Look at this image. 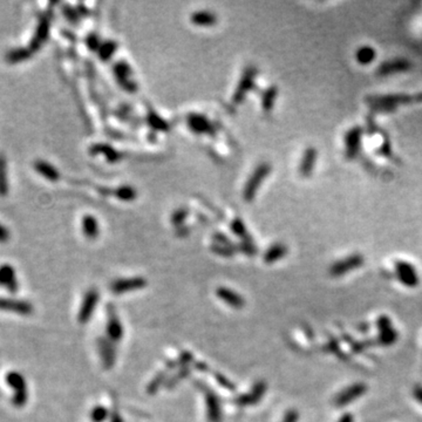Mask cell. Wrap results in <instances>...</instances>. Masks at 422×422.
Here are the masks:
<instances>
[{
    "label": "cell",
    "mask_w": 422,
    "mask_h": 422,
    "mask_svg": "<svg viewBox=\"0 0 422 422\" xmlns=\"http://www.w3.org/2000/svg\"><path fill=\"white\" fill-rule=\"evenodd\" d=\"M414 99L406 94H387L372 95L366 97V103L372 111L388 113L395 111L400 106L411 103Z\"/></svg>",
    "instance_id": "1"
},
{
    "label": "cell",
    "mask_w": 422,
    "mask_h": 422,
    "mask_svg": "<svg viewBox=\"0 0 422 422\" xmlns=\"http://www.w3.org/2000/svg\"><path fill=\"white\" fill-rule=\"evenodd\" d=\"M271 165L266 162H263V163L258 164L257 167L255 168V170L251 174L249 180H247L246 184L244 186V190H243V200L247 203H251L257 195L259 186L264 182V180L269 176V174L271 173Z\"/></svg>",
    "instance_id": "2"
},
{
    "label": "cell",
    "mask_w": 422,
    "mask_h": 422,
    "mask_svg": "<svg viewBox=\"0 0 422 422\" xmlns=\"http://www.w3.org/2000/svg\"><path fill=\"white\" fill-rule=\"evenodd\" d=\"M6 383L10 387L13 388L14 395L12 397V403L15 407L22 408L26 405L28 400V392L26 386V380L22 373L12 371L6 374Z\"/></svg>",
    "instance_id": "3"
},
{
    "label": "cell",
    "mask_w": 422,
    "mask_h": 422,
    "mask_svg": "<svg viewBox=\"0 0 422 422\" xmlns=\"http://www.w3.org/2000/svg\"><path fill=\"white\" fill-rule=\"evenodd\" d=\"M364 129L360 125H355L348 129L344 137L345 157L347 161H352L359 156L361 145H363Z\"/></svg>",
    "instance_id": "4"
},
{
    "label": "cell",
    "mask_w": 422,
    "mask_h": 422,
    "mask_svg": "<svg viewBox=\"0 0 422 422\" xmlns=\"http://www.w3.org/2000/svg\"><path fill=\"white\" fill-rule=\"evenodd\" d=\"M364 256L359 254L351 255L346 258L340 259V261L332 264V266L330 267V273L333 277H342V276L351 272L353 270L359 269V267L364 265Z\"/></svg>",
    "instance_id": "5"
},
{
    "label": "cell",
    "mask_w": 422,
    "mask_h": 422,
    "mask_svg": "<svg viewBox=\"0 0 422 422\" xmlns=\"http://www.w3.org/2000/svg\"><path fill=\"white\" fill-rule=\"evenodd\" d=\"M256 75H257V70L255 67L250 66L247 67L246 70L243 73L241 80H239L237 89L235 91V94L233 96V102L234 104H239L243 100L245 99V96L250 91H252L255 88V80Z\"/></svg>",
    "instance_id": "6"
},
{
    "label": "cell",
    "mask_w": 422,
    "mask_h": 422,
    "mask_svg": "<svg viewBox=\"0 0 422 422\" xmlns=\"http://www.w3.org/2000/svg\"><path fill=\"white\" fill-rule=\"evenodd\" d=\"M113 71H114V74L116 76L117 82L120 83V86L123 89H125L127 92H135L137 89L136 83L132 80V67L129 66L128 62L123 61H117L114 64V67H113Z\"/></svg>",
    "instance_id": "7"
},
{
    "label": "cell",
    "mask_w": 422,
    "mask_h": 422,
    "mask_svg": "<svg viewBox=\"0 0 422 422\" xmlns=\"http://www.w3.org/2000/svg\"><path fill=\"white\" fill-rule=\"evenodd\" d=\"M51 31V18L48 15H44L39 19L38 25H36L35 32L33 34V38L31 40L30 44V50L32 52H38L40 48L43 47V45L47 41L48 35H50Z\"/></svg>",
    "instance_id": "8"
},
{
    "label": "cell",
    "mask_w": 422,
    "mask_h": 422,
    "mask_svg": "<svg viewBox=\"0 0 422 422\" xmlns=\"http://www.w3.org/2000/svg\"><path fill=\"white\" fill-rule=\"evenodd\" d=\"M186 124L190 131L198 135L202 134H208V135H215V128L213 123L210 122L208 117L203 114H198V113H190L186 116Z\"/></svg>",
    "instance_id": "9"
},
{
    "label": "cell",
    "mask_w": 422,
    "mask_h": 422,
    "mask_svg": "<svg viewBox=\"0 0 422 422\" xmlns=\"http://www.w3.org/2000/svg\"><path fill=\"white\" fill-rule=\"evenodd\" d=\"M97 303H99V292L96 289H89L85 294L82 304H81L78 315L79 323L86 324L89 322L92 314L94 313Z\"/></svg>",
    "instance_id": "10"
},
{
    "label": "cell",
    "mask_w": 422,
    "mask_h": 422,
    "mask_svg": "<svg viewBox=\"0 0 422 422\" xmlns=\"http://www.w3.org/2000/svg\"><path fill=\"white\" fill-rule=\"evenodd\" d=\"M412 62L405 58H396L380 64L376 70V74L380 76H389L397 73H405L411 70Z\"/></svg>",
    "instance_id": "11"
},
{
    "label": "cell",
    "mask_w": 422,
    "mask_h": 422,
    "mask_svg": "<svg viewBox=\"0 0 422 422\" xmlns=\"http://www.w3.org/2000/svg\"><path fill=\"white\" fill-rule=\"evenodd\" d=\"M145 286H147V281L142 277L123 278L113 282L111 284V291L115 294H123L127 293V292L143 289Z\"/></svg>",
    "instance_id": "12"
},
{
    "label": "cell",
    "mask_w": 422,
    "mask_h": 422,
    "mask_svg": "<svg viewBox=\"0 0 422 422\" xmlns=\"http://www.w3.org/2000/svg\"><path fill=\"white\" fill-rule=\"evenodd\" d=\"M367 391V386L364 384H353L352 386L345 388L343 392H340L334 399V405L336 407H344V406L350 405L352 401L359 399L364 395V393Z\"/></svg>",
    "instance_id": "13"
},
{
    "label": "cell",
    "mask_w": 422,
    "mask_h": 422,
    "mask_svg": "<svg viewBox=\"0 0 422 422\" xmlns=\"http://www.w3.org/2000/svg\"><path fill=\"white\" fill-rule=\"evenodd\" d=\"M396 276L399 281L404 284V285L408 287H414L419 284V277H417L416 270L412 264L408 262L399 261L395 264Z\"/></svg>",
    "instance_id": "14"
},
{
    "label": "cell",
    "mask_w": 422,
    "mask_h": 422,
    "mask_svg": "<svg viewBox=\"0 0 422 422\" xmlns=\"http://www.w3.org/2000/svg\"><path fill=\"white\" fill-rule=\"evenodd\" d=\"M33 305L30 302L9 298H0V311L12 312L22 315H30L33 313Z\"/></svg>",
    "instance_id": "15"
},
{
    "label": "cell",
    "mask_w": 422,
    "mask_h": 422,
    "mask_svg": "<svg viewBox=\"0 0 422 422\" xmlns=\"http://www.w3.org/2000/svg\"><path fill=\"white\" fill-rule=\"evenodd\" d=\"M107 335L108 339L113 343H117L123 336V326L121 324L114 308L109 306L108 308V322H107Z\"/></svg>",
    "instance_id": "16"
},
{
    "label": "cell",
    "mask_w": 422,
    "mask_h": 422,
    "mask_svg": "<svg viewBox=\"0 0 422 422\" xmlns=\"http://www.w3.org/2000/svg\"><path fill=\"white\" fill-rule=\"evenodd\" d=\"M97 347H99L100 356L102 360V365L106 369H111L115 364L116 352L113 346V342L109 339L100 338L97 340Z\"/></svg>",
    "instance_id": "17"
},
{
    "label": "cell",
    "mask_w": 422,
    "mask_h": 422,
    "mask_svg": "<svg viewBox=\"0 0 422 422\" xmlns=\"http://www.w3.org/2000/svg\"><path fill=\"white\" fill-rule=\"evenodd\" d=\"M0 286L5 287L11 293H15L19 289L15 270L10 264L0 265Z\"/></svg>",
    "instance_id": "18"
},
{
    "label": "cell",
    "mask_w": 422,
    "mask_h": 422,
    "mask_svg": "<svg viewBox=\"0 0 422 422\" xmlns=\"http://www.w3.org/2000/svg\"><path fill=\"white\" fill-rule=\"evenodd\" d=\"M379 327V342L383 345H392L396 342L397 334L396 331L393 328L391 320L388 316H380L378 320Z\"/></svg>",
    "instance_id": "19"
},
{
    "label": "cell",
    "mask_w": 422,
    "mask_h": 422,
    "mask_svg": "<svg viewBox=\"0 0 422 422\" xmlns=\"http://www.w3.org/2000/svg\"><path fill=\"white\" fill-rule=\"evenodd\" d=\"M318 152L314 147H307L303 154L302 162L299 164V174L303 177H310L313 173Z\"/></svg>",
    "instance_id": "20"
},
{
    "label": "cell",
    "mask_w": 422,
    "mask_h": 422,
    "mask_svg": "<svg viewBox=\"0 0 422 422\" xmlns=\"http://www.w3.org/2000/svg\"><path fill=\"white\" fill-rule=\"evenodd\" d=\"M216 294L221 300H223L225 304H228L229 306L234 308H242L245 305L244 298L239 293H237L236 291L229 289V287H218L216 290Z\"/></svg>",
    "instance_id": "21"
},
{
    "label": "cell",
    "mask_w": 422,
    "mask_h": 422,
    "mask_svg": "<svg viewBox=\"0 0 422 422\" xmlns=\"http://www.w3.org/2000/svg\"><path fill=\"white\" fill-rule=\"evenodd\" d=\"M265 391H266V384L261 381V383L256 384L255 387L251 389L247 394L238 396L236 403L237 405H241V406L256 405L264 396V394H265Z\"/></svg>",
    "instance_id": "22"
},
{
    "label": "cell",
    "mask_w": 422,
    "mask_h": 422,
    "mask_svg": "<svg viewBox=\"0 0 422 422\" xmlns=\"http://www.w3.org/2000/svg\"><path fill=\"white\" fill-rule=\"evenodd\" d=\"M205 400H206V409H208V419L210 422H221L222 420V411L218 397L206 389L205 391Z\"/></svg>",
    "instance_id": "23"
},
{
    "label": "cell",
    "mask_w": 422,
    "mask_h": 422,
    "mask_svg": "<svg viewBox=\"0 0 422 422\" xmlns=\"http://www.w3.org/2000/svg\"><path fill=\"white\" fill-rule=\"evenodd\" d=\"M89 154L91 155H99V154H102L106 156L108 162L111 163H115L121 158V154L115 150L112 145L106 144V143H95L93 144L91 148H89Z\"/></svg>",
    "instance_id": "24"
},
{
    "label": "cell",
    "mask_w": 422,
    "mask_h": 422,
    "mask_svg": "<svg viewBox=\"0 0 422 422\" xmlns=\"http://www.w3.org/2000/svg\"><path fill=\"white\" fill-rule=\"evenodd\" d=\"M34 169L36 173H39L43 177L46 178V180L51 182H56L59 181L60 178V173L59 170L56 169L54 165L51 164L50 162L44 161V160H38L34 162Z\"/></svg>",
    "instance_id": "25"
},
{
    "label": "cell",
    "mask_w": 422,
    "mask_h": 422,
    "mask_svg": "<svg viewBox=\"0 0 422 422\" xmlns=\"http://www.w3.org/2000/svg\"><path fill=\"white\" fill-rule=\"evenodd\" d=\"M81 228H82V233L85 237L88 239H96L99 237L100 228L99 222L96 218L92 215H86L81 221Z\"/></svg>",
    "instance_id": "26"
},
{
    "label": "cell",
    "mask_w": 422,
    "mask_h": 422,
    "mask_svg": "<svg viewBox=\"0 0 422 422\" xmlns=\"http://www.w3.org/2000/svg\"><path fill=\"white\" fill-rule=\"evenodd\" d=\"M190 22H192L195 26L201 27H208L213 26L217 23V15L210 11H197L194 12L190 17Z\"/></svg>",
    "instance_id": "27"
},
{
    "label": "cell",
    "mask_w": 422,
    "mask_h": 422,
    "mask_svg": "<svg viewBox=\"0 0 422 422\" xmlns=\"http://www.w3.org/2000/svg\"><path fill=\"white\" fill-rule=\"evenodd\" d=\"M287 255V247L283 243H276L271 245L264 254V262L266 264H273L281 261Z\"/></svg>",
    "instance_id": "28"
},
{
    "label": "cell",
    "mask_w": 422,
    "mask_h": 422,
    "mask_svg": "<svg viewBox=\"0 0 422 422\" xmlns=\"http://www.w3.org/2000/svg\"><path fill=\"white\" fill-rule=\"evenodd\" d=\"M32 55H33V52L30 50V47H19L7 53L5 59L9 64L14 65L26 61V60L32 58Z\"/></svg>",
    "instance_id": "29"
},
{
    "label": "cell",
    "mask_w": 422,
    "mask_h": 422,
    "mask_svg": "<svg viewBox=\"0 0 422 422\" xmlns=\"http://www.w3.org/2000/svg\"><path fill=\"white\" fill-rule=\"evenodd\" d=\"M278 96V87L277 86H270L267 89H265L262 95V108L264 109V112L269 113L272 111L275 107L276 99Z\"/></svg>",
    "instance_id": "30"
},
{
    "label": "cell",
    "mask_w": 422,
    "mask_h": 422,
    "mask_svg": "<svg viewBox=\"0 0 422 422\" xmlns=\"http://www.w3.org/2000/svg\"><path fill=\"white\" fill-rule=\"evenodd\" d=\"M10 184L7 178V162L6 157L0 154V197H5L9 194Z\"/></svg>",
    "instance_id": "31"
},
{
    "label": "cell",
    "mask_w": 422,
    "mask_h": 422,
    "mask_svg": "<svg viewBox=\"0 0 422 422\" xmlns=\"http://www.w3.org/2000/svg\"><path fill=\"white\" fill-rule=\"evenodd\" d=\"M376 58V51L371 46H363L355 52V59L360 65H369Z\"/></svg>",
    "instance_id": "32"
},
{
    "label": "cell",
    "mask_w": 422,
    "mask_h": 422,
    "mask_svg": "<svg viewBox=\"0 0 422 422\" xmlns=\"http://www.w3.org/2000/svg\"><path fill=\"white\" fill-rule=\"evenodd\" d=\"M114 194L120 201H123V202H132L137 197L136 189L131 185L119 186V188H117L114 192Z\"/></svg>",
    "instance_id": "33"
},
{
    "label": "cell",
    "mask_w": 422,
    "mask_h": 422,
    "mask_svg": "<svg viewBox=\"0 0 422 422\" xmlns=\"http://www.w3.org/2000/svg\"><path fill=\"white\" fill-rule=\"evenodd\" d=\"M116 50H117V44L114 41V40H107V41L102 43L100 50L97 52H99V56L102 61H108V60L115 54Z\"/></svg>",
    "instance_id": "34"
},
{
    "label": "cell",
    "mask_w": 422,
    "mask_h": 422,
    "mask_svg": "<svg viewBox=\"0 0 422 422\" xmlns=\"http://www.w3.org/2000/svg\"><path fill=\"white\" fill-rule=\"evenodd\" d=\"M230 228L233 230V233L235 235H237L238 237H241L243 241H249V239H251L250 235L246 230V226L244 223L242 222L241 218H235V220L231 222Z\"/></svg>",
    "instance_id": "35"
},
{
    "label": "cell",
    "mask_w": 422,
    "mask_h": 422,
    "mask_svg": "<svg viewBox=\"0 0 422 422\" xmlns=\"http://www.w3.org/2000/svg\"><path fill=\"white\" fill-rule=\"evenodd\" d=\"M148 123L153 129H156V131H167L168 124L165 123V121L162 119L161 116H158L155 113L149 112L148 114Z\"/></svg>",
    "instance_id": "36"
},
{
    "label": "cell",
    "mask_w": 422,
    "mask_h": 422,
    "mask_svg": "<svg viewBox=\"0 0 422 422\" xmlns=\"http://www.w3.org/2000/svg\"><path fill=\"white\" fill-rule=\"evenodd\" d=\"M188 215H189V210L184 208V206L178 208L174 211L172 215V223L175 226L181 228L182 224H183V222L186 220V217H188Z\"/></svg>",
    "instance_id": "37"
},
{
    "label": "cell",
    "mask_w": 422,
    "mask_h": 422,
    "mask_svg": "<svg viewBox=\"0 0 422 422\" xmlns=\"http://www.w3.org/2000/svg\"><path fill=\"white\" fill-rule=\"evenodd\" d=\"M108 411L103 406H96L91 412V420L93 422H103L107 420Z\"/></svg>",
    "instance_id": "38"
},
{
    "label": "cell",
    "mask_w": 422,
    "mask_h": 422,
    "mask_svg": "<svg viewBox=\"0 0 422 422\" xmlns=\"http://www.w3.org/2000/svg\"><path fill=\"white\" fill-rule=\"evenodd\" d=\"M86 44H87V47L91 50L92 52H97L100 50L101 45L102 43L100 41V38L99 35L95 34V33H91L87 38H86Z\"/></svg>",
    "instance_id": "39"
},
{
    "label": "cell",
    "mask_w": 422,
    "mask_h": 422,
    "mask_svg": "<svg viewBox=\"0 0 422 422\" xmlns=\"http://www.w3.org/2000/svg\"><path fill=\"white\" fill-rule=\"evenodd\" d=\"M213 251L218 255L225 256V257H230V256H233V249H231V245L215 244L213 246Z\"/></svg>",
    "instance_id": "40"
},
{
    "label": "cell",
    "mask_w": 422,
    "mask_h": 422,
    "mask_svg": "<svg viewBox=\"0 0 422 422\" xmlns=\"http://www.w3.org/2000/svg\"><path fill=\"white\" fill-rule=\"evenodd\" d=\"M64 13H65V15H66L67 19L70 20L71 23H73V24L78 23L79 14H78V11H76V10L72 9V7H70V6H66V7H65V9H64Z\"/></svg>",
    "instance_id": "41"
},
{
    "label": "cell",
    "mask_w": 422,
    "mask_h": 422,
    "mask_svg": "<svg viewBox=\"0 0 422 422\" xmlns=\"http://www.w3.org/2000/svg\"><path fill=\"white\" fill-rule=\"evenodd\" d=\"M299 419V414L296 409H290L285 413V415L283 417L282 422H298Z\"/></svg>",
    "instance_id": "42"
},
{
    "label": "cell",
    "mask_w": 422,
    "mask_h": 422,
    "mask_svg": "<svg viewBox=\"0 0 422 422\" xmlns=\"http://www.w3.org/2000/svg\"><path fill=\"white\" fill-rule=\"evenodd\" d=\"M11 234L5 225L0 223V243H5L10 239Z\"/></svg>",
    "instance_id": "43"
},
{
    "label": "cell",
    "mask_w": 422,
    "mask_h": 422,
    "mask_svg": "<svg viewBox=\"0 0 422 422\" xmlns=\"http://www.w3.org/2000/svg\"><path fill=\"white\" fill-rule=\"evenodd\" d=\"M414 396L416 397V400L421 403L422 405V387L420 386H416L415 389H414Z\"/></svg>",
    "instance_id": "44"
},
{
    "label": "cell",
    "mask_w": 422,
    "mask_h": 422,
    "mask_svg": "<svg viewBox=\"0 0 422 422\" xmlns=\"http://www.w3.org/2000/svg\"><path fill=\"white\" fill-rule=\"evenodd\" d=\"M353 421H354L353 420V416L351 415V414L347 413V414H344L338 422H353Z\"/></svg>",
    "instance_id": "45"
},
{
    "label": "cell",
    "mask_w": 422,
    "mask_h": 422,
    "mask_svg": "<svg viewBox=\"0 0 422 422\" xmlns=\"http://www.w3.org/2000/svg\"><path fill=\"white\" fill-rule=\"evenodd\" d=\"M112 422H123V419L115 412L114 415L112 416Z\"/></svg>",
    "instance_id": "46"
},
{
    "label": "cell",
    "mask_w": 422,
    "mask_h": 422,
    "mask_svg": "<svg viewBox=\"0 0 422 422\" xmlns=\"http://www.w3.org/2000/svg\"><path fill=\"white\" fill-rule=\"evenodd\" d=\"M415 100H416V101H422V93L415 97Z\"/></svg>",
    "instance_id": "47"
}]
</instances>
